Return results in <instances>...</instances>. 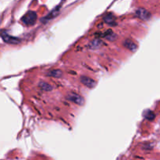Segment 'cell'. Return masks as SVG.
Wrapping results in <instances>:
<instances>
[{"instance_id":"6da1fadb","label":"cell","mask_w":160,"mask_h":160,"mask_svg":"<svg viewBox=\"0 0 160 160\" xmlns=\"http://www.w3.org/2000/svg\"><path fill=\"white\" fill-rule=\"evenodd\" d=\"M36 20H37L36 13L33 11H30L23 16V18H22V21L26 25H32L36 22Z\"/></svg>"},{"instance_id":"7a4b0ae2","label":"cell","mask_w":160,"mask_h":160,"mask_svg":"<svg viewBox=\"0 0 160 160\" xmlns=\"http://www.w3.org/2000/svg\"><path fill=\"white\" fill-rule=\"evenodd\" d=\"M0 35H1V37L2 38V39L6 43H11V44H17V43H20L19 39H17V38L11 37L10 35H9L6 33V31H1L0 32Z\"/></svg>"},{"instance_id":"3957f363","label":"cell","mask_w":160,"mask_h":160,"mask_svg":"<svg viewBox=\"0 0 160 160\" xmlns=\"http://www.w3.org/2000/svg\"><path fill=\"white\" fill-rule=\"evenodd\" d=\"M68 98L70 101H74V103L77 104L78 105H83L84 103V98L80 97V95H78L77 94H74V93H71L68 95Z\"/></svg>"},{"instance_id":"277c9868","label":"cell","mask_w":160,"mask_h":160,"mask_svg":"<svg viewBox=\"0 0 160 160\" xmlns=\"http://www.w3.org/2000/svg\"><path fill=\"white\" fill-rule=\"evenodd\" d=\"M80 80H81L82 83L84 84V85H85L86 86L89 87V88L95 87V85H96L95 81L92 79V78H88V77L82 76L81 78H80Z\"/></svg>"},{"instance_id":"5b68a950","label":"cell","mask_w":160,"mask_h":160,"mask_svg":"<svg viewBox=\"0 0 160 160\" xmlns=\"http://www.w3.org/2000/svg\"><path fill=\"white\" fill-rule=\"evenodd\" d=\"M137 15L139 18L142 20H148L150 18V14L148 13L147 10H144V9H140L137 11Z\"/></svg>"},{"instance_id":"8992f818","label":"cell","mask_w":160,"mask_h":160,"mask_svg":"<svg viewBox=\"0 0 160 160\" xmlns=\"http://www.w3.org/2000/svg\"><path fill=\"white\" fill-rule=\"evenodd\" d=\"M124 46L126 48H127V49L131 51H135L137 50V47L134 42L128 40V39L124 42Z\"/></svg>"},{"instance_id":"52a82bcc","label":"cell","mask_w":160,"mask_h":160,"mask_svg":"<svg viewBox=\"0 0 160 160\" xmlns=\"http://www.w3.org/2000/svg\"><path fill=\"white\" fill-rule=\"evenodd\" d=\"M61 75H62V72L59 70H52L48 73V75H49V76L56 77V78L60 77Z\"/></svg>"},{"instance_id":"ba28073f","label":"cell","mask_w":160,"mask_h":160,"mask_svg":"<svg viewBox=\"0 0 160 160\" xmlns=\"http://www.w3.org/2000/svg\"><path fill=\"white\" fill-rule=\"evenodd\" d=\"M40 87L44 90H46V91H49V90H52V86L50 85H49L48 83H45V82H41L40 83Z\"/></svg>"},{"instance_id":"9c48e42d","label":"cell","mask_w":160,"mask_h":160,"mask_svg":"<svg viewBox=\"0 0 160 160\" xmlns=\"http://www.w3.org/2000/svg\"><path fill=\"white\" fill-rule=\"evenodd\" d=\"M104 20H105V21L108 24L113 23V22L114 21V17H113V15H111V14H109V15L105 16V18H104Z\"/></svg>"},{"instance_id":"30bf717a","label":"cell","mask_w":160,"mask_h":160,"mask_svg":"<svg viewBox=\"0 0 160 160\" xmlns=\"http://www.w3.org/2000/svg\"><path fill=\"white\" fill-rule=\"evenodd\" d=\"M154 114L152 113V111H148V115H146V118L148 119H152L154 118Z\"/></svg>"}]
</instances>
